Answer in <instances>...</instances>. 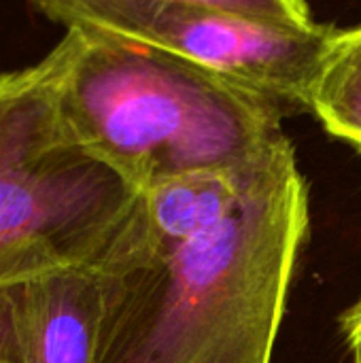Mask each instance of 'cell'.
Listing matches in <instances>:
<instances>
[{
    "label": "cell",
    "instance_id": "cell-1",
    "mask_svg": "<svg viewBox=\"0 0 361 363\" xmlns=\"http://www.w3.org/2000/svg\"><path fill=\"white\" fill-rule=\"evenodd\" d=\"M128 217L91 264L94 363L272 362L309 232V189L289 138L257 155L238 206L206 232L155 242Z\"/></svg>",
    "mask_w": 361,
    "mask_h": 363
},
{
    "label": "cell",
    "instance_id": "cell-2",
    "mask_svg": "<svg viewBox=\"0 0 361 363\" xmlns=\"http://www.w3.org/2000/svg\"><path fill=\"white\" fill-rule=\"evenodd\" d=\"M60 47L68 134L138 189L243 164L283 136L279 102L183 57L87 28Z\"/></svg>",
    "mask_w": 361,
    "mask_h": 363
},
{
    "label": "cell",
    "instance_id": "cell-3",
    "mask_svg": "<svg viewBox=\"0 0 361 363\" xmlns=\"http://www.w3.org/2000/svg\"><path fill=\"white\" fill-rule=\"evenodd\" d=\"M60 43L0 72V289L91 266L140 189L79 145L57 106Z\"/></svg>",
    "mask_w": 361,
    "mask_h": 363
},
{
    "label": "cell",
    "instance_id": "cell-4",
    "mask_svg": "<svg viewBox=\"0 0 361 363\" xmlns=\"http://www.w3.org/2000/svg\"><path fill=\"white\" fill-rule=\"evenodd\" d=\"M45 17L140 43L251 87L283 108L309 96L334 34L177 0H30Z\"/></svg>",
    "mask_w": 361,
    "mask_h": 363
},
{
    "label": "cell",
    "instance_id": "cell-5",
    "mask_svg": "<svg viewBox=\"0 0 361 363\" xmlns=\"http://www.w3.org/2000/svg\"><path fill=\"white\" fill-rule=\"evenodd\" d=\"M100 281L91 266L62 268L17 285L23 363H94Z\"/></svg>",
    "mask_w": 361,
    "mask_h": 363
},
{
    "label": "cell",
    "instance_id": "cell-6",
    "mask_svg": "<svg viewBox=\"0 0 361 363\" xmlns=\"http://www.w3.org/2000/svg\"><path fill=\"white\" fill-rule=\"evenodd\" d=\"M257 155L236 166L185 172L140 189L130 223L155 242L185 240L219 225L238 206Z\"/></svg>",
    "mask_w": 361,
    "mask_h": 363
},
{
    "label": "cell",
    "instance_id": "cell-7",
    "mask_svg": "<svg viewBox=\"0 0 361 363\" xmlns=\"http://www.w3.org/2000/svg\"><path fill=\"white\" fill-rule=\"evenodd\" d=\"M309 111L330 134L361 149V26L334 30L311 87Z\"/></svg>",
    "mask_w": 361,
    "mask_h": 363
},
{
    "label": "cell",
    "instance_id": "cell-8",
    "mask_svg": "<svg viewBox=\"0 0 361 363\" xmlns=\"http://www.w3.org/2000/svg\"><path fill=\"white\" fill-rule=\"evenodd\" d=\"M177 2H196L206 6L228 9V11L283 21L291 26H315L306 0H177Z\"/></svg>",
    "mask_w": 361,
    "mask_h": 363
},
{
    "label": "cell",
    "instance_id": "cell-9",
    "mask_svg": "<svg viewBox=\"0 0 361 363\" xmlns=\"http://www.w3.org/2000/svg\"><path fill=\"white\" fill-rule=\"evenodd\" d=\"M0 363H23L17 323V285L0 289Z\"/></svg>",
    "mask_w": 361,
    "mask_h": 363
},
{
    "label": "cell",
    "instance_id": "cell-10",
    "mask_svg": "<svg viewBox=\"0 0 361 363\" xmlns=\"http://www.w3.org/2000/svg\"><path fill=\"white\" fill-rule=\"evenodd\" d=\"M340 330L351 353V363H361V296L340 319Z\"/></svg>",
    "mask_w": 361,
    "mask_h": 363
}]
</instances>
